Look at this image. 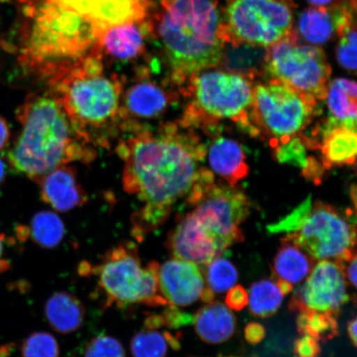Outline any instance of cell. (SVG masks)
<instances>
[{
    "label": "cell",
    "instance_id": "1",
    "mask_svg": "<svg viewBox=\"0 0 357 357\" xmlns=\"http://www.w3.org/2000/svg\"><path fill=\"white\" fill-rule=\"evenodd\" d=\"M123 162V185L142 204L132 214V236L142 242L167 222L178 200L188 197L204 167L207 147L194 129L168 123L137 128L116 149Z\"/></svg>",
    "mask_w": 357,
    "mask_h": 357
},
{
    "label": "cell",
    "instance_id": "2",
    "mask_svg": "<svg viewBox=\"0 0 357 357\" xmlns=\"http://www.w3.org/2000/svg\"><path fill=\"white\" fill-rule=\"evenodd\" d=\"M21 132L8 151L15 172L38 181L57 167L91 162L96 151L51 93H30L16 110Z\"/></svg>",
    "mask_w": 357,
    "mask_h": 357
},
{
    "label": "cell",
    "instance_id": "3",
    "mask_svg": "<svg viewBox=\"0 0 357 357\" xmlns=\"http://www.w3.org/2000/svg\"><path fill=\"white\" fill-rule=\"evenodd\" d=\"M158 31L172 71L183 87L193 75L220 65L227 44L216 0H160Z\"/></svg>",
    "mask_w": 357,
    "mask_h": 357
},
{
    "label": "cell",
    "instance_id": "4",
    "mask_svg": "<svg viewBox=\"0 0 357 357\" xmlns=\"http://www.w3.org/2000/svg\"><path fill=\"white\" fill-rule=\"evenodd\" d=\"M28 16L22 34L20 63L44 79L99 46L102 31L56 0H42Z\"/></svg>",
    "mask_w": 357,
    "mask_h": 357
},
{
    "label": "cell",
    "instance_id": "5",
    "mask_svg": "<svg viewBox=\"0 0 357 357\" xmlns=\"http://www.w3.org/2000/svg\"><path fill=\"white\" fill-rule=\"evenodd\" d=\"M97 47L82 59L62 67L47 80L51 95L73 123L92 142L91 130L120 119L123 86L119 78L104 73Z\"/></svg>",
    "mask_w": 357,
    "mask_h": 357
},
{
    "label": "cell",
    "instance_id": "6",
    "mask_svg": "<svg viewBox=\"0 0 357 357\" xmlns=\"http://www.w3.org/2000/svg\"><path fill=\"white\" fill-rule=\"evenodd\" d=\"M271 234L300 247L316 261L345 262L357 252V213L307 199L274 225Z\"/></svg>",
    "mask_w": 357,
    "mask_h": 357
},
{
    "label": "cell",
    "instance_id": "7",
    "mask_svg": "<svg viewBox=\"0 0 357 357\" xmlns=\"http://www.w3.org/2000/svg\"><path fill=\"white\" fill-rule=\"evenodd\" d=\"M188 98L180 123L194 129H211L222 120H230L252 136L250 113L253 80L225 70L201 71L181 87Z\"/></svg>",
    "mask_w": 357,
    "mask_h": 357
},
{
    "label": "cell",
    "instance_id": "8",
    "mask_svg": "<svg viewBox=\"0 0 357 357\" xmlns=\"http://www.w3.org/2000/svg\"><path fill=\"white\" fill-rule=\"evenodd\" d=\"M317 113L314 97L279 80L259 83L253 89L250 113L252 136L268 138L272 147L285 144L303 133Z\"/></svg>",
    "mask_w": 357,
    "mask_h": 357
},
{
    "label": "cell",
    "instance_id": "9",
    "mask_svg": "<svg viewBox=\"0 0 357 357\" xmlns=\"http://www.w3.org/2000/svg\"><path fill=\"white\" fill-rule=\"evenodd\" d=\"M291 0H229L223 30L227 44L268 48L294 31Z\"/></svg>",
    "mask_w": 357,
    "mask_h": 357
},
{
    "label": "cell",
    "instance_id": "10",
    "mask_svg": "<svg viewBox=\"0 0 357 357\" xmlns=\"http://www.w3.org/2000/svg\"><path fill=\"white\" fill-rule=\"evenodd\" d=\"M187 202L192 213L215 241L220 253L245 238L240 225L251 213L252 204L244 192L229 185H218L213 173L200 178Z\"/></svg>",
    "mask_w": 357,
    "mask_h": 357
},
{
    "label": "cell",
    "instance_id": "11",
    "mask_svg": "<svg viewBox=\"0 0 357 357\" xmlns=\"http://www.w3.org/2000/svg\"><path fill=\"white\" fill-rule=\"evenodd\" d=\"M331 71L323 49L298 42L294 29L266 48L265 73L317 100H325Z\"/></svg>",
    "mask_w": 357,
    "mask_h": 357
},
{
    "label": "cell",
    "instance_id": "12",
    "mask_svg": "<svg viewBox=\"0 0 357 357\" xmlns=\"http://www.w3.org/2000/svg\"><path fill=\"white\" fill-rule=\"evenodd\" d=\"M144 269L135 243L128 241L108 250L91 270V275L99 278L105 307L140 303Z\"/></svg>",
    "mask_w": 357,
    "mask_h": 357
},
{
    "label": "cell",
    "instance_id": "13",
    "mask_svg": "<svg viewBox=\"0 0 357 357\" xmlns=\"http://www.w3.org/2000/svg\"><path fill=\"white\" fill-rule=\"evenodd\" d=\"M347 280L340 263L319 261L297 288L289 303L293 312L318 311L337 316L350 301Z\"/></svg>",
    "mask_w": 357,
    "mask_h": 357
},
{
    "label": "cell",
    "instance_id": "14",
    "mask_svg": "<svg viewBox=\"0 0 357 357\" xmlns=\"http://www.w3.org/2000/svg\"><path fill=\"white\" fill-rule=\"evenodd\" d=\"M165 245L173 259L196 265L207 266L221 255L215 241L192 211L169 231Z\"/></svg>",
    "mask_w": 357,
    "mask_h": 357
},
{
    "label": "cell",
    "instance_id": "15",
    "mask_svg": "<svg viewBox=\"0 0 357 357\" xmlns=\"http://www.w3.org/2000/svg\"><path fill=\"white\" fill-rule=\"evenodd\" d=\"M352 13L344 0H335L328 7H312L298 17L296 33L298 39L319 47L338 37L351 20Z\"/></svg>",
    "mask_w": 357,
    "mask_h": 357
},
{
    "label": "cell",
    "instance_id": "16",
    "mask_svg": "<svg viewBox=\"0 0 357 357\" xmlns=\"http://www.w3.org/2000/svg\"><path fill=\"white\" fill-rule=\"evenodd\" d=\"M159 285L169 305L187 307L198 301L206 284L195 263L172 259L160 265Z\"/></svg>",
    "mask_w": 357,
    "mask_h": 357
},
{
    "label": "cell",
    "instance_id": "17",
    "mask_svg": "<svg viewBox=\"0 0 357 357\" xmlns=\"http://www.w3.org/2000/svg\"><path fill=\"white\" fill-rule=\"evenodd\" d=\"M86 17L102 32L117 25L144 20L146 0H56Z\"/></svg>",
    "mask_w": 357,
    "mask_h": 357
},
{
    "label": "cell",
    "instance_id": "18",
    "mask_svg": "<svg viewBox=\"0 0 357 357\" xmlns=\"http://www.w3.org/2000/svg\"><path fill=\"white\" fill-rule=\"evenodd\" d=\"M177 99L175 93L167 91L153 80L142 79L123 93L120 119L131 126L132 119H153L160 117Z\"/></svg>",
    "mask_w": 357,
    "mask_h": 357
},
{
    "label": "cell",
    "instance_id": "19",
    "mask_svg": "<svg viewBox=\"0 0 357 357\" xmlns=\"http://www.w3.org/2000/svg\"><path fill=\"white\" fill-rule=\"evenodd\" d=\"M40 196L44 203L58 212H68L86 202L75 169L68 165L52 169L38 181Z\"/></svg>",
    "mask_w": 357,
    "mask_h": 357
},
{
    "label": "cell",
    "instance_id": "20",
    "mask_svg": "<svg viewBox=\"0 0 357 357\" xmlns=\"http://www.w3.org/2000/svg\"><path fill=\"white\" fill-rule=\"evenodd\" d=\"M317 149L326 171L335 167L351 166L357 159V128L324 122L319 130Z\"/></svg>",
    "mask_w": 357,
    "mask_h": 357
},
{
    "label": "cell",
    "instance_id": "21",
    "mask_svg": "<svg viewBox=\"0 0 357 357\" xmlns=\"http://www.w3.org/2000/svg\"><path fill=\"white\" fill-rule=\"evenodd\" d=\"M208 162L213 173L236 186L250 172L247 156L239 142L225 137H217L207 149Z\"/></svg>",
    "mask_w": 357,
    "mask_h": 357
},
{
    "label": "cell",
    "instance_id": "22",
    "mask_svg": "<svg viewBox=\"0 0 357 357\" xmlns=\"http://www.w3.org/2000/svg\"><path fill=\"white\" fill-rule=\"evenodd\" d=\"M195 333L204 342L220 344L236 330V317L229 307L220 301L209 302L193 316Z\"/></svg>",
    "mask_w": 357,
    "mask_h": 357
},
{
    "label": "cell",
    "instance_id": "23",
    "mask_svg": "<svg viewBox=\"0 0 357 357\" xmlns=\"http://www.w3.org/2000/svg\"><path fill=\"white\" fill-rule=\"evenodd\" d=\"M99 47L116 59H135L144 52V31L139 22L111 26L101 33Z\"/></svg>",
    "mask_w": 357,
    "mask_h": 357
},
{
    "label": "cell",
    "instance_id": "24",
    "mask_svg": "<svg viewBox=\"0 0 357 357\" xmlns=\"http://www.w3.org/2000/svg\"><path fill=\"white\" fill-rule=\"evenodd\" d=\"M325 100L329 112L326 122L357 128V82L346 78L332 80Z\"/></svg>",
    "mask_w": 357,
    "mask_h": 357
},
{
    "label": "cell",
    "instance_id": "25",
    "mask_svg": "<svg viewBox=\"0 0 357 357\" xmlns=\"http://www.w3.org/2000/svg\"><path fill=\"white\" fill-rule=\"evenodd\" d=\"M44 314L52 329L59 333L68 334L82 327L86 307L74 294L61 291L49 297L45 303Z\"/></svg>",
    "mask_w": 357,
    "mask_h": 357
},
{
    "label": "cell",
    "instance_id": "26",
    "mask_svg": "<svg viewBox=\"0 0 357 357\" xmlns=\"http://www.w3.org/2000/svg\"><path fill=\"white\" fill-rule=\"evenodd\" d=\"M272 271L276 280H283L293 287L310 275L315 261L297 245L280 239Z\"/></svg>",
    "mask_w": 357,
    "mask_h": 357
},
{
    "label": "cell",
    "instance_id": "27",
    "mask_svg": "<svg viewBox=\"0 0 357 357\" xmlns=\"http://www.w3.org/2000/svg\"><path fill=\"white\" fill-rule=\"evenodd\" d=\"M266 48L238 45H225L220 65L230 73L254 80L265 73Z\"/></svg>",
    "mask_w": 357,
    "mask_h": 357
},
{
    "label": "cell",
    "instance_id": "28",
    "mask_svg": "<svg viewBox=\"0 0 357 357\" xmlns=\"http://www.w3.org/2000/svg\"><path fill=\"white\" fill-rule=\"evenodd\" d=\"M180 337L178 333L144 330L132 339V355L133 357H166L169 347L175 351L180 349Z\"/></svg>",
    "mask_w": 357,
    "mask_h": 357
},
{
    "label": "cell",
    "instance_id": "29",
    "mask_svg": "<svg viewBox=\"0 0 357 357\" xmlns=\"http://www.w3.org/2000/svg\"><path fill=\"white\" fill-rule=\"evenodd\" d=\"M283 296L278 284L273 280L270 279L259 280L250 288L249 310L257 318H269L279 310L282 305Z\"/></svg>",
    "mask_w": 357,
    "mask_h": 357
},
{
    "label": "cell",
    "instance_id": "30",
    "mask_svg": "<svg viewBox=\"0 0 357 357\" xmlns=\"http://www.w3.org/2000/svg\"><path fill=\"white\" fill-rule=\"evenodd\" d=\"M29 227L31 238L45 249L56 248L66 234L63 222L57 214L50 211L36 213Z\"/></svg>",
    "mask_w": 357,
    "mask_h": 357
},
{
    "label": "cell",
    "instance_id": "31",
    "mask_svg": "<svg viewBox=\"0 0 357 357\" xmlns=\"http://www.w3.org/2000/svg\"><path fill=\"white\" fill-rule=\"evenodd\" d=\"M297 330L317 341L327 342L339 335L337 316L329 312L303 311L297 318Z\"/></svg>",
    "mask_w": 357,
    "mask_h": 357
},
{
    "label": "cell",
    "instance_id": "32",
    "mask_svg": "<svg viewBox=\"0 0 357 357\" xmlns=\"http://www.w3.org/2000/svg\"><path fill=\"white\" fill-rule=\"evenodd\" d=\"M204 275L206 287L214 294L227 292L238 279V271L233 263L218 257L208 263Z\"/></svg>",
    "mask_w": 357,
    "mask_h": 357
},
{
    "label": "cell",
    "instance_id": "33",
    "mask_svg": "<svg viewBox=\"0 0 357 357\" xmlns=\"http://www.w3.org/2000/svg\"><path fill=\"white\" fill-rule=\"evenodd\" d=\"M338 38L336 56L339 65L357 75V12Z\"/></svg>",
    "mask_w": 357,
    "mask_h": 357
},
{
    "label": "cell",
    "instance_id": "34",
    "mask_svg": "<svg viewBox=\"0 0 357 357\" xmlns=\"http://www.w3.org/2000/svg\"><path fill=\"white\" fill-rule=\"evenodd\" d=\"M59 345L51 333L36 332L26 337L22 343V357H58Z\"/></svg>",
    "mask_w": 357,
    "mask_h": 357
},
{
    "label": "cell",
    "instance_id": "35",
    "mask_svg": "<svg viewBox=\"0 0 357 357\" xmlns=\"http://www.w3.org/2000/svg\"><path fill=\"white\" fill-rule=\"evenodd\" d=\"M84 357H126L122 343L118 339L100 335L91 339L84 348Z\"/></svg>",
    "mask_w": 357,
    "mask_h": 357
},
{
    "label": "cell",
    "instance_id": "36",
    "mask_svg": "<svg viewBox=\"0 0 357 357\" xmlns=\"http://www.w3.org/2000/svg\"><path fill=\"white\" fill-rule=\"evenodd\" d=\"M162 315L166 327L169 328L176 329L193 323V316L181 311L172 305H168Z\"/></svg>",
    "mask_w": 357,
    "mask_h": 357
},
{
    "label": "cell",
    "instance_id": "37",
    "mask_svg": "<svg viewBox=\"0 0 357 357\" xmlns=\"http://www.w3.org/2000/svg\"><path fill=\"white\" fill-rule=\"evenodd\" d=\"M321 347L319 342L314 337L302 335L294 346V357H319Z\"/></svg>",
    "mask_w": 357,
    "mask_h": 357
},
{
    "label": "cell",
    "instance_id": "38",
    "mask_svg": "<svg viewBox=\"0 0 357 357\" xmlns=\"http://www.w3.org/2000/svg\"><path fill=\"white\" fill-rule=\"evenodd\" d=\"M225 303L231 310H243L248 305V293L242 285H234L227 292Z\"/></svg>",
    "mask_w": 357,
    "mask_h": 357
},
{
    "label": "cell",
    "instance_id": "39",
    "mask_svg": "<svg viewBox=\"0 0 357 357\" xmlns=\"http://www.w3.org/2000/svg\"><path fill=\"white\" fill-rule=\"evenodd\" d=\"M245 341L249 344L256 345L260 343L266 337V329L261 324L249 323L244 330Z\"/></svg>",
    "mask_w": 357,
    "mask_h": 357
},
{
    "label": "cell",
    "instance_id": "40",
    "mask_svg": "<svg viewBox=\"0 0 357 357\" xmlns=\"http://www.w3.org/2000/svg\"><path fill=\"white\" fill-rule=\"evenodd\" d=\"M341 265L347 282L357 289V252Z\"/></svg>",
    "mask_w": 357,
    "mask_h": 357
},
{
    "label": "cell",
    "instance_id": "41",
    "mask_svg": "<svg viewBox=\"0 0 357 357\" xmlns=\"http://www.w3.org/2000/svg\"><path fill=\"white\" fill-rule=\"evenodd\" d=\"M11 132L10 125L6 119L0 115V151L6 149L10 140Z\"/></svg>",
    "mask_w": 357,
    "mask_h": 357
},
{
    "label": "cell",
    "instance_id": "42",
    "mask_svg": "<svg viewBox=\"0 0 357 357\" xmlns=\"http://www.w3.org/2000/svg\"><path fill=\"white\" fill-rule=\"evenodd\" d=\"M144 327L149 330H158L166 327V324L162 314H154L145 319Z\"/></svg>",
    "mask_w": 357,
    "mask_h": 357
},
{
    "label": "cell",
    "instance_id": "43",
    "mask_svg": "<svg viewBox=\"0 0 357 357\" xmlns=\"http://www.w3.org/2000/svg\"><path fill=\"white\" fill-rule=\"evenodd\" d=\"M347 333L349 335L351 342L357 347V315L348 324Z\"/></svg>",
    "mask_w": 357,
    "mask_h": 357
},
{
    "label": "cell",
    "instance_id": "44",
    "mask_svg": "<svg viewBox=\"0 0 357 357\" xmlns=\"http://www.w3.org/2000/svg\"><path fill=\"white\" fill-rule=\"evenodd\" d=\"M92 265L89 264L88 261H84L80 263L78 267V273L82 276H91V275Z\"/></svg>",
    "mask_w": 357,
    "mask_h": 357
},
{
    "label": "cell",
    "instance_id": "45",
    "mask_svg": "<svg viewBox=\"0 0 357 357\" xmlns=\"http://www.w3.org/2000/svg\"><path fill=\"white\" fill-rule=\"evenodd\" d=\"M16 233L17 238H19L22 242H25L30 236L29 227L24 225L17 227Z\"/></svg>",
    "mask_w": 357,
    "mask_h": 357
},
{
    "label": "cell",
    "instance_id": "46",
    "mask_svg": "<svg viewBox=\"0 0 357 357\" xmlns=\"http://www.w3.org/2000/svg\"><path fill=\"white\" fill-rule=\"evenodd\" d=\"M335 0H307L312 7H328Z\"/></svg>",
    "mask_w": 357,
    "mask_h": 357
},
{
    "label": "cell",
    "instance_id": "47",
    "mask_svg": "<svg viewBox=\"0 0 357 357\" xmlns=\"http://www.w3.org/2000/svg\"><path fill=\"white\" fill-rule=\"evenodd\" d=\"M6 166L3 160L0 158V185H1L6 180Z\"/></svg>",
    "mask_w": 357,
    "mask_h": 357
},
{
    "label": "cell",
    "instance_id": "48",
    "mask_svg": "<svg viewBox=\"0 0 357 357\" xmlns=\"http://www.w3.org/2000/svg\"><path fill=\"white\" fill-rule=\"evenodd\" d=\"M3 236L0 234V257H1L3 251Z\"/></svg>",
    "mask_w": 357,
    "mask_h": 357
},
{
    "label": "cell",
    "instance_id": "49",
    "mask_svg": "<svg viewBox=\"0 0 357 357\" xmlns=\"http://www.w3.org/2000/svg\"><path fill=\"white\" fill-rule=\"evenodd\" d=\"M355 164H356L355 171H356V176H357V159H356V160Z\"/></svg>",
    "mask_w": 357,
    "mask_h": 357
},
{
    "label": "cell",
    "instance_id": "50",
    "mask_svg": "<svg viewBox=\"0 0 357 357\" xmlns=\"http://www.w3.org/2000/svg\"><path fill=\"white\" fill-rule=\"evenodd\" d=\"M225 357H241V356H225Z\"/></svg>",
    "mask_w": 357,
    "mask_h": 357
}]
</instances>
